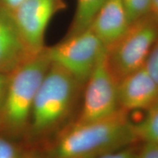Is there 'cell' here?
<instances>
[{"label":"cell","instance_id":"cell-1","mask_svg":"<svg viewBox=\"0 0 158 158\" xmlns=\"http://www.w3.org/2000/svg\"><path fill=\"white\" fill-rule=\"evenodd\" d=\"M83 89L68 71L51 62L35 97L23 142L40 149L74 122Z\"/></svg>","mask_w":158,"mask_h":158},{"label":"cell","instance_id":"cell-2","mask_svg":"<svg viewBox=\"0 0 158 158\" xmlns=\"http://www.w3.org/2000/svg\"><path fill=\"white\" fill-rule=\"evenodd\" d=\"M140 143L128 113L92 122H77L59 132L43 147L34 149L36 158H97Z\"/></svg>","mask_w":158,"mask_h":158},{"label":"cell","instance_id":"cell-3","mask_svg":"<svg viewBox=\"0 0 158 158\" xmlns=\"http://www.w3.org/2000/svg\"><path fill=\"white\" fill-rule=\"evenodd\" d=\"M51 64L47 46L10 74L0 133L23 141L35 97Z\"/></svg>","mask_w":158,"mask_h":158},{"label":"cell","instance_id":"cell-4","mask_svg":"<svg viewBox=\"0 0 158 158\" xmlns=\"http://www.w3.org/2000/svg\"><path fill=\"white\" fill-rule=\"evenodd\" d=\"M157 38L158 20L150 13L132 23L123 36L106 49V62L117 82L145 66Z\"/></svg>","mask_w":158,"mask_h":158},{"label":"cell","instance_id":"cell-5","mask_svg":"<svg viewBox=\"0 0 158 158\" xmlns=\"http://www.w3.org/2000/svg\"><path fill=\"white\" fill-rule=\"evenodd\" d=\"M47 49L51 62L68 71L84 86L106 50L90 29L80 34L65 36Z\"/></svg>","mask_w":158,"mask_h":158},{"label":"cell","instance_id":"cell-6","mask_svg":"<svg viewBox=\"0 0 158 158\" xmlns=\"http://www.w3.org/2000/svg\"><path fill=\"white\" fill-rule=\"evenodd\" d=\"M106 51L85 83L77 122H92L110 117L119 111L117 81L108 68Z\"/></svg>","mask_w":158,"mask_h":158},{"label":"cell","instance_id":"cell-7","mask_svg":"<svg viewBox=\"0 0 158 158\" xmlns=\"http://www.w3.org/2000/svg\"><path fill=\"white\" fill-rule=\"evenodd\" d=\"M66 7L64 0H25L11 12L31 54H38L46 47L45 35L47 27L53 17Z\"/></svg>","mask_w":158,"mask_h":158},{"label":"cell","instance_id":"cell-8","mask_svg":"<svg viewBox=\"0 0 158 158\" xmlns=\"http://www.w3.org/2000/svg\"><path fill=\"white\" fill-rule=\"evenodd\" d=\"M117 97L120 110L126 113L146 111L158 102V85L143 67L118 81Z\"/></svg>","mask_w":158,"mask_h":158},{"label":"cell","instance_id":"cell-9","mask_svg":"<svg viewBox=\"0 0 158 158\" xmlns=\"http://www.w3.org/2000/svg\"><path fill=\"white\" fill-rule=\"evenodd\" d=\"M32 56L11 12L0 9V73H12Z\"/></svg>","mask_w":158,"mask_h":158},{"label":"cell","instance_id":"cell-10","mask_svg":"<svg viewBox=\"0 0 158 158\" xmlns=\"http://www.w3.org/2000/svg\"><path fill=\"white\" fill-rule=\"evenodd\" d=\"M130 24L122 0H108L98 12L89 29L107 49L123 36Z\"/></svg>","mask_w":158,"mask_h":158},{"label":"cell","instance_id":"cell-11","mask_svg":"<svg viewBox=\"0 0 158 158\" xmlns=\"http://www.w3.org/2000/svg\"><path fill=\"white\" fill-rule=\"evenodd\" d=\"M108 0H77L76 11L65 36L78 35L90 28L98 12Z\"/></svg>","mask_w":158,"mask_h":158},{"label":"cell","instance_id":"cell-12","mask_svg":"<svg viewBox=\"0 0 158 158\" xmlns=\"http://www.w3.org/2000/svg\"><path fill=\"white\" fill-rule=\"evenodd\" d=\"M143 117L134 122L139 142H153L158 143V102L146 110Z\"/></svg>","mask_w":158,"mask_h":158},{"label":"cell","instance_id":"cell-13","mask_svg":"<svg viewBox=\"0 0 158 158\" xmlns=\"http://www.w3.org/2000/svg\"><path fill=\"white\" fill-rule=\"evenodd\" d=\"M0 158H36L34 149L24 142L0 133Z\"/></svg>","mask_w":158,"mask_h":158},{"label":"cell","instance_id":"cell-14","mask_svg":"<svg viewBox=\"0 0 158 158\" xmlns=\"http://www.w3.org/2000/svg\"><path fill=\"white\" fill-rule=\"evenodd\" d=\"M130 23L152 13V0H122Z\"/></svg>","mask_w":158,"mask_h":158},{"label":"cell","instance_id":"cell-15","mask_svg":"<svg viewBox=\"0 0 158 158\" xmlns=\"http://www.w3.org/2000/svg\"><path fill=\"white\" fill-rule=\"evenodd\" d=\"M144 68L158 85V38L150 52Z\"/></svg>","mask_w":158,"mask_h":158},{"label":"cell","instance_id":"cell-16","mask_svg":"<svg viewBox=\"0 0 158 158\" xmlns=\"http://www.w3.org/2000/svg\"><path fill=\"white\" fill-rule=\"evenodd\" d=\"M135 158H158V143L140 142Z\"/></svg>","mask_w":158,"mask_h":158},{"label":"cell","instance_id":"cell-17","mask_svg":"<svg viewBox=\"0 0 158 158\" xmlns=\"http://www.w3.org/2000/svg\"><path fill=\"white\" fill-rule=\"evenodd\" d=\"M138 143L110 152L97 158H135Z\"/></svg>","mask_w":158,"mask_h":158},{"label":"cell","instance_id":"cell-18","mask_svg":"<svg viewBox=\"0 0 158 158\" xmlns=\"http://www.w3.org/2000/svg\"><path fill=\"white\" fill-rule=\"evenodd\" d=\"M10 81V74L0 73V111L5 102Z\"/></svg>","mask_w":158,"mask_h":158},{"label":"cell","instance_id":"cell-19","mask_svg":"<svg viewBox=\"0 0 158 158\" xmlns=\"http://www.w3.org/2000/svg\"><path fill=\"white\" fill-rule=\"evenodd\" d=\"M25 0H0V9L13 11Z\"/></svg>","mask_w":158,"mask_h":158},{"label":"cell","instance_id":"cell-20","mask_svg":"<svg viewBox=\"0 0 158 158\" xmlns=\"http://www.w3.org/2000/svg\"><path fill=\"white\" fill-rule=\"evenodd\" d=\"M152 14L158 20V0H152Z\"/></svg>","mask_w":158,"mask_h":158}]
</instances>
